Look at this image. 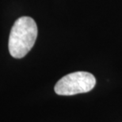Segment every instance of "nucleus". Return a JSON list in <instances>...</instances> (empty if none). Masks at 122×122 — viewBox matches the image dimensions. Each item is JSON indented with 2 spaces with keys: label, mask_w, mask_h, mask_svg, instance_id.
Masks as SVG:
<instances>
[{
  "label": "nucleus",
  "mask_w": 122,
  "mask_h": 122,
  "mask_svg": "<svg viewBox=\"0 0 122 122\" xmlns=\"http://www.w3.org/2000/svg\"><path fill=\"white\" fill-rule=\"evenodd\" d=\"M96 84L94 75L87 72L79 71L71 72L63 76L54 87L59 95H75L91 91Z\"/></svg>",
  "instance_id": "nucleus-2"
},
{
  "label": "nucleus",
  "mask_w": 122,
  "mask_h": 122,
  "mask_svg": "<svg viewBox=\"0 0 122 122\" xmlns=\"http://www.w3.org/2000/svg\"><path fill=\"white\" fill-rule=\"evenodd\" d=\"M37 26L29 17H22L16 20L10 31L8 48L13 58H22L34 46L37 37Z\"/></svg>",
  "instance_id": "nucleus-1"
}]
</instances>
